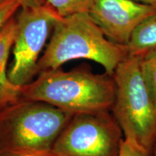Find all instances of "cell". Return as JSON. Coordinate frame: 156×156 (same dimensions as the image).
<instances>
[{"mask_svg": "<svg viewBox=\"0 0 156 156\" xmlns=\"http://www.w3.org/2000/svg\"><path fill=\"white\" fill-rule=\"evenodd\" d=\"M20 4L21 8L36 7L45 4V0H16Z\"/></svg>", "mask_w": 156, "mask_h": 156, "instance_id": "obj_14", "label": "cell"}, {"mask_svg": "<svg viewBox=\"0 0 156 156\" xmlns=\"http://www.w3.org/2000/svg\"><path fill=\"white\" fill-rule=\"evenodd\" d=\"M119 156H153L151 151L143 147L133 140L124 138Z\"/></svg>", "mask_w": 156, "mask_h": 156, "instance_id": "obj_12", "label": "cell"}, {"mask_svg": "<svg viewBox=\"0 0 156 156\" xmlns=\"http://www.w3.org/2000/svg\"><path fill=\"white\" fill-rule=\"evenodd\" d=\"M126 48L129 55L137 56L156 49V13L144 20L136 27Z\"/></svg>", "mask_w": 156, "mask_h": 156, "instance_id": "obj_9", "label": "cell"}, {"mask_svg": "<svg viewBox=\"0 0 156 156\" xmlns=\"http://www.w3.org/2000/svg\"><path fill=\"white\" fill-rule=\"evenodd\" d=\"M17 33L15 16L0 31V110L16 103L21 98L20 87L13 84L8 76V60Z\"/></svg>", "mask_w": 156, "mask_h": 156, "instance_id": "obj_8", "label": "cell"}, {"mask_svg": "<svg viewBox=\"0 0 156 156\" xmlns=\"http://www.w3.org/2000/svg\"><path fill=\"white\" fill-rule=\"evenodd\" d=\"M116 96L112 114L124 138L153 150L156 139V106L140 67V56L129 55L113 74Z\"/></svg>", "mask_w": 156, "mask_h": 156, "instance_id": "obj_4", "label": "cell"}, {"mask_svg": "<svg viewBox=\"0 0 156 156\" xmlns=\"http://www.w3.org/2000/svg\"><path fill=\"white\" fill-rule=\"evenodd\" d=\"M141 71L156 106V49L140 56Z\"/></svg>", "mask_w": 156, "mask_h": 156, "instance_id": "obj_11", "label": "cell"}, {"mask_svg": "<svg viewBox=\"0 0 156 156\" xmlns=\"http://www.w3.org/2000/svg\"><path fill=\"white\" fill-rule=\"evenodd\" d=\"M20 8V4L16 0H0V31Z\"/></svg>", "mask_w": 156, "mask_h": 156, "instance_id": "obj_13", "label": "cell"}, {"mask_svg": "<svg viewBox=\"0 0 156 156\" xmlns=\"http://www.w3.org/2000/svg\"><path fill=\"white\" fill-rule=\"evenodd\" d=\"M88 13L109 40L126 46L136 27L156 9L134 0H93Z\"/></svg>", "mask_w": 156, "mask_h": 156, "instance_id": "obj_7", "label": "cell"}, {"mask_svg": "<svg viewBox=\"0 0 156 156\" xmlns=\"http://www.w3.org/2000/svg\"><path fill=\"white\" fill-rule=\"evenodd\" d=\"M20 87L21 98L44 102L73 115L111 112L116 96L113 75L85 66L41 72Z\"/></svg>", "mask_w": 156, "mask_h": 156, "instance_id": "obj_1", "label": "cell"}, {"mask_svg": "<svg viewBox=\"0 0 156 156\" xmlns=\"http://www.w3.org/2000/svg\"><path fill=\"white\" fill-rule=\"evenodd\" d=\"M110 112L73 115L47 156H119L124 134Z\"/></svg>", "mask_w": 156, "mask_h": 156, "instance_id": "obj_5", "label": "cell"}, {"mask_svg": "<svg viewBox=\"0 0 156 156\" xmlns=\"http://www.w3.org/2000/svg\"><path fill=\"white\" fill-rule=\"evenodd\" d=\"M93 0H45L61 17L88 12Z\"/></svg>", "mask_w": 156, "mask_h": 156, "instance_id": "obj_10", "label": "cell"}, {"mask_svg": "<svg viewBox=\"0 0 156 156\" xmlns=\"http://www.w3.org/2000/svg\"><path fill=\"white\" fill-rule=\"evenodd\" d=\"M73 114L20 98L0 110V156H47Z\"/></svg>", "mask_w": 156, "mask_h": 156, "instance_id": "obj_3", "label": "cell"}, {"mask_svg": "<svg viewBox=\"0 0 156 156\" xmlns=\"http://www.w3.org/2000/svg\"><path fill=\"white\" fill-rule=\"evenodd\" d=\"M49 5L21 8L16 17L17 33L12 46L13 58L8 69L10 81L18 87L38 75V62L50 33L60 18Z\"/></svg>", "mask_w": 156, "mask_h": 156, "instance_id": "obj_6", "label": "cell"}, {"mask_svg": "<svg viewBox=\"0 0 156 156\" xmlns=\"http://www.w3.org/2000/svg\"><path fill=\"white\" fill-rule=\"evenodd\" d=\"M152 153H153V156H156V139H155V142H154L153 150H152Z\"/></svg>", "mask_w": 156, "mask_h": 156, "instance_id": "obj_16", "label": "cell"}, {"mask_svg": "<svg viewBox=\"0 0 156 156\" xmlns=\"http://www.w3.org/2000/svg\"><path fill=\"white\" fill-rule=\"evenodd\" d=\"M134 1L147 5L156 9V0H134Z\"/></svg>", "mask_w": 156, "mask_h": 156, "instance_id": "obj_15", "label": "cell"}, {"mask_svg": "<svg viewBox=\"0 0 156 156\" xmlns=\"http://www.w3.org/2000/svg\"><path fill=\"white\" fill-rule=\"evenodd\" d=\"M20 156H36V155H20Z\"/></svg>", "mask_w": 156, "mask_h": 156, "instance_id": "obj_17", "label": "cell"}, {"mask_svg": "<svg viewBox=\"0 0 156 156\" xmlns=\"http://www.w3.org/2000/svg\"><path fill=\"white\" fill-rule=\"evenodd\" d=\"M129 55L126 46L105 36L88 12L60 17L54 25L50 41L38 62V75L58 69L75 59L91 60L113 75L117 66Z\"/></svg>", "mask_w": 156, "mask_h": 156, "instance_id": "obj_2", "label": "cell"}]
</instances>
